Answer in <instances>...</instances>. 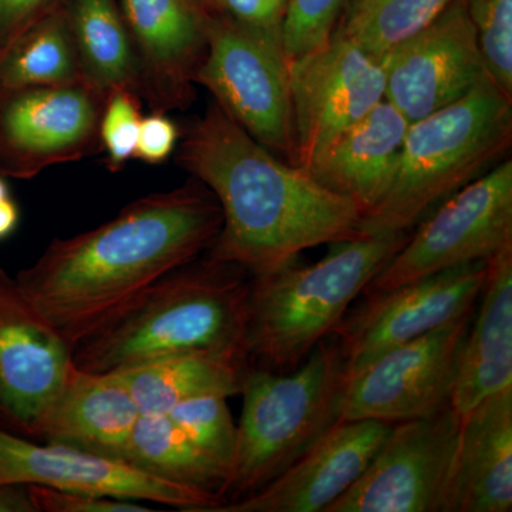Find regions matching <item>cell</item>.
<instances>
[{"label":"cell","instance_id":"6da1fadb","mask_svg":"<svg viewBox=\"0 0 512 512\" xmlns=\"http://www.w3.org/2000/svg\"><path fill=\"white\" fill-rule=\"evenodd\" d=\"M221 227L217 198L191 178L131 202L92 231L56 239L16 282L74 350L158 279L200 258Z\"/></svg>","mask_w":512,"mask_h":512},{"label":"cell","instance_id":"7a4b0ae2","mask_svg":"<svg viewBox=\"0 0 512 512\" xmlns=\"http://www.w3.org/2000/svg\"><path fill=\"white\" fill-rule=\"evenodd\" d=\"M175 163L220 204L222 227L207 256L252 276L298 261L306 249L363 235L352 201L275 156L215 101L185 130Z\"/></svg>","mask_w":512,"mask_h":512},{"label":"cell","instance_id":"3957f363","mask_svg":"<svg viewBox=\"0 0 512 512\" xmlns=\"http://www.w3.org/2000/svg\"><path fill=\"white\" fill-rule=\"evenodd\" d=\"M247 274L241 266L210 256L168 272L80 342L74 365L87 372L116 373L194 350L248 360Z\"/></svg>","mask_w":512,"mask_h":512},{"label":"cell","instance_id":"277c9868","mask_svg":"<svg viewBox=\"0 0 512 512\" xmlns=\"http://www.w3.org/2000/svg\"><path fill=\"white\" fill-rule=\"evenodd\" d=\"M512 99L488 77L454 103L407 128L396 174L363 235L412 232L441 202L507 160Z\"/></svg>","mask_w":512,"mask_h":512},{"label":"cell","instance_id":"5b68a950","mask_svg":"<svg viewBox=\"0 0 512 512\" xmlns=\"http://www.w3.org/2000/svg\"><path fill=\"white\" fill-rule=\"evenodd\" d=\"M410 232L333 244L312 265L295 262L249 285L247 356L268 370H295L345 318L353 301L406 244Z\"/></svg>","mask_w":512,"mask_h":512},{"label":"cell","instance_id":"8992f818","mask_svg":"<svg viewBox=\"0 0 512 512\" xmlns=\"http://www.w3.org/2000/svg\"><path fill=\"white\" fill-rule=\"evenodd\" d=\"M343 386V360L333 335L289 375L249 365L239 393L244 402L225 503L264 488L335 427Z\"/></svg>","mask_w":512,"mask_h":512},{"label":"cell","instance_id":"52a82bcc","mask_svg":"<svg viewBox=\"0 0 512 512\" xmlns=\"http://www.w3.org/2000/svg\"><path fill=\"white\" fill-rule=\"evenodd\" d=\"M194 83L239 127L296 165V131L284 50L220 13L207 18V53Z\"/></svg>","mask_w":512,"mask_h":512},{"label":"cell","instance_id":"ba28073f","mask_svg":"<svg viewBox=\"0 0 512 512\" xmlns=\"http://www.w3.org/2000/svg\"><path fill=\"white\" fill-rule=\"evenodd\" d=\"M512 244V161L441 202L365 292H382L473 262L490 261Z\"/></svg>","mask_w":512,"mask_h":512},{"label":"cell","instance_id":"9c48e42d","mask_svg":"<svg viewBox=\"0 0 512 512\" xmlns=\"http://www.w3.org/2000/svg\"><path fill=\"white\" fill-rule=\"evenodd\" d=\"M473 312L397 346L345 380L339 421L396 424L427 419L451 407L458 357Z\"/></svg>","mask_w":512,"mask_h":512},{"label":"cell","instance_id":"30bf717a","mask_svg":"<svg viewBox=\"0 0 512 512\" xmlns=\"http://www.w3.org/2000/svg\"><path fill=\"white\" fill-rule=\"evenodd\" d=\"M487 272L488 261L473 262L390 291L366 292V301L350 315L346 313L332 333L342 355L345 380L389 350L473 312Z\"/></svg>","mask_w":512,"mask_h":512},{"label":"cell","instance_id":"8fae6325","mask_svg":"<svg viewBox=\"0 0 512 512\" xmlns=\"http://www.w3.org/2000/svg\"><path fill=\"white\" fill-rule=\"evenodd\" d=\"M460 429L453 407L393 424L365 473L325 512H443Z\"/></svg>","mask_w":512,"mask_h":512},{"label":"cell","instance_id":"7c38bea8","mask_svg":"<svg viewBox=\"0 0 512 512\" xmlns=\"http://www.w3.org/2000/svg\"><path fill=\"white\" fill-rule=\"evenodd\" d=\"M296 167L308 170L348 128L384 100L383 62L333 33L325 45L288 63Z\"/></svg>","mask_w":512,"mask_h":512},{"label":"cell","instance_id":"4fadbf2b","mask_svg":"<svg viewBox=\"0 0 512 512\" xmlns=\"http://www.w3.org/2000/svg\"><path fill=\"white\" fill-rule=\"evenodd\" d=\"M106 99L84 83L0 92V174L30 180L100 151Z\"/></svg>","mask_w":512,"mask_h":512},{"label":"cell","instance_id":"5bb4252c","mask_svg":"<svg viewBox=\"0 0 512 512\" xmlns=\"http://www.w3.org/2000/svg\"><path fill=\"white\" fill-rule=\"evenodd\" d=\"M73 348L0 266V427L39 439L74 367Z\"/></svg>","mask_w":512,"mask_h":512},{"label":"cell","instance_id":"9a60e30c","mask_svg":"<svg viewBox=\"0 0 512 512\" xmlns=\"http://www.w3.org/2000/svg\"><path fill=\"white\" fill-rule=\"evenodd\" d=\"M0 484L40 485L205 512L224 504L217 495L160 480L138 468L59 443L39 444L0 427Z\"/></svg>","mask_w":512,"mask_h":512},{"label":"cell","instance_id":"2e32d148","mask_svg":"<svg viewBox=\"0 0 512 512\" xmlns=\"http://www.w3.org/2000/svg\"><path fill=\"white\" fill-rule=\"evenodd\" d=\"M382 62L384 100L409 123L461 99L488 77L463 0H454Z\"/></svg>","mask_w":512,"mask_h":512},{"label":"cell","instance_id":"e0dca14e","mask_svg":"<svg viewBox=\"0 0 512 512\" xmlns=\"http://www.w3.org/2000/svg\"><path fill=\"white\" fill-rule=\"evenodd\" d=\"M392 427L376 420L339 421L264 488L205 512H325L365 473Z\"/></svg>","mask_w":512,"mask_h":512},{"label":"cell","instance_id":"ac0fdd59","mask_svg":"<svg viewBox=\"0 0 512 512\" xmlns=\"http://www.w3.org/2000/svg\"><path fill=\"white\" fill-rule=\"evenodd\" d=\"M138 60L141 97L154 111L187 109L207 53V18L192 0H119Z\"/></svg>","mask_w":512,"mask_h":512},{"label":"cell","instance_id":"d6986e66","mask_svg":"<svg viewBox=\"0 0 512 512\" xmlns=\"http://www.w3.org/2000/svg\"><path fill=\"white\" fill-rule=\"evenodd\" d=\"M512 510V387L461 417L443 512Z\"/></svg>","mask_w":512,"mask_h":512},{"label":"cell","instance_id":"ffe728a7","mask_svg":"<svg viewBox=\"0 0 512 512\" xmlns=\"http://www.w3.org/2000/svg\"><path fill=\"white\" fill-rule=\"evenodd\" d=\"M409 124L383 100L336 138L306 171L322 187L352 201L365 217L393 183Z\"/></svg>","mask_w":512,"mask_h":512},{"label":"cell","instance_id":"44dd1931","mask_svg":"<svg viewBox=\"0 0 512 512\" xmlns=\"http://www.w3.org/2000/svg\"><path fill=\"white\" fill-rule=\"evenodd\" d=\"M140 416L117 373L87 372L74 365L46 414L39 439L123 461Z\"/></svg>","mask_w":512,"mask_h":512},{"label":"cell","instance_id":"7402d4cb","mask_svg":"<svg viewBox=\"0 0 512 512\" xmlns=\"http://www.w3.org/2000/svg\"><path fill=\"white\" fill-rule=\"evenodd\" d=\"M473 329L460 357L451 407L466 416L487 397L512 387V244L488 261Z\"/></svg>","mask_w":512,"mask_h":512},{"label":"cell","instance_id":"603a6c76","mask_svg":"<svg viewBox=\"0 0 512 512\" xmlns=\"http://www.w3.org/2000/svg\"><path fill=\"white\" fill-rule=\"evenodd\" d=\"M248 366L241 357L194 350L116 373L141 414H167L195 397L237 396Z\"/></svg>","mask_w":512,"mask_h":512},{"label":"cell","instance_id":"cb8c5ba5","mask_svg":"<svg viewBox=\"0 0 512 512\" xmlns=\"http://www.w3.org/2000/svg\"><path fill=\"white\" fill-rule=\"evenodd\" d=\"M64 10L83 83L104 97L121 89L141 97L140 60L119 0H67Z\"/></svg>","mask_w":512,"mask_h":512},{"label":"cell","instance_id":"d4e9b609","mask_svg":"<svg viewBox=\"0 0 512 512\" xmlns=\"http://www.w3.org/2000/svg\"><path fill=\"white\" fill-rule=\"evenodd\" d=\"M121 460L160 480L217 495L225 503L227 471L195 446L167 414H141Z\"/></svg>","mask_w":512,"mask_h":512},{"label":"cell","instance_id":"484cf974","mask_svg":"<svg viewBox=\"0 0 512 512\" xmlns=\"http://www.w3.org/2000/svg\"><path fill=\"white\" fill-rule=\"evenodd\" d=\"M83 83L66 10H55L0 53V92Z\"/></svg>","mask_w":512,"mask_h":512},{"label":"cell","instance_id":"4316f807","mask_svg":"<svg viewBox=\"0 0 512 512\" xmlns=\"http://www.w3.org/2000/svg\"><path fill=\"white\" fill-rule=\"evenodd\" d=\"M454 0H348L335 33L380 62L429 26Z\"/></svg>","mask_w":512,"mask_h":512},{"label":"cell","instance_id":"83f0119b","mask_svg":"<svg viewBox=\"0 0 512 512\" xmlns=\"http://www.w3.org/2000/svg\"><path fill=\"white\" fill-rule=\"evenodd\" d=\"M227 400L220 394L195 397L175 406L167 416L195 446L227 471L229 480L237 450V426Z\"/></svg>","mask_w":512,"mask_h":512},{"label":"cell","instance_id":"f1b7e54d","mask_svg":"<svg viewBox=\"0 0 512 512\" xmlns=\"http://www.w3.org/2000/svg\"><path fill=\"white\" fill-rule=\"evenodd\" d=\"M485 73L512 99V0H463Z\"/></svg>","mask_w":512,"mask_h":512},{"label":"cell","instance_id":"f546056e","mask_svg":"<svg viewBox=\"0 0 512 512\" xmlns=\"http://www.w3.org/2000/svg\"><path fill=\"white\" fill-rule=\"evenodd\" d=\"M348 0H289L284 26L286 62L329 42Z\"/></svg>","mask_w":512,"mask_h":512},{"label":"cell","instance_id":"4dcf8cb0","mask_svg":"<svg viewBox=\"0 0 512 512\" xmlns=\"http://www.w3.org/2000/svg\"><path fill=\"white\" fill-rule=\"evenodd\" d=\"M141 120V97L130 90L107 96L100 120V150L106 153L107 168L120 171L134 158Z\"/></svg>","mask_w":512,"mask_h":512},{"label":"cell","instance_id":"1f68e13d","mask_svg":"<svg viewBox=\"0 0 512 512\" xmlns=\"http://www.w3.org/2000/svg\"><path fill=\"white\" fill-rule=\"evenodd\" d=\"M289 0H215L220 13L242 28L284 50V26Z\"/></svg>","mask_w":512,"mask_h":512},{"label":"cell","instance_id":"d6a6232c","mask_svg":"<svg viewBox=\"0 0 512 512\" xmlns=\"http://www.w3.org/2000/svg\"><path fill=\"white\" fill-rule=\"evenodd\" d=\"M39 512H153L133 500L29 485Z\"/></svg>","mask_w":512,"mask_h":512},{"label":"cell","instance_id":"836d02e7","mask_svg":"<svg viewBox=\"0 0 512 512\" xmlns=\"http://www.w3.org/2000/svg\"><path fill=\"white\" fill-rule=\"evenodd\" d=\"M180 130L164 111L143 117L134 158L146 164H161L170 158L180 140Z\"/></svg>","mask_w":512,"mask_h":512},{"label":"cell","instance_id":"e575fe53","mask_svg":"<svg viewBox=\"0 0 512 512\" xmlns=\"http://www.w3.org/2000/svg\"><path fill=\"white\" fill-rule=\"evenodd\" d=\"M67 0H0V53Z\"/></svg>","mask_w":512,"mask_h":512},{"label":"cell","instance_id":"d590c367","mask_svg":"<svg viewBox=\"0 0 512 512\" xmlns=\"http://www.w3.org/2000/svg\"><path fill=\"white\" fill-rule=\"evenodd\" d=\"M0 512H39L29 485L0 484Z\"/></svg>","mask_w":512,"mask_h":512},{"label":"cell","instance_id":"8d00e7d4","mask_svg":"<svg viewBox=\"0 0 512 512\" xmlns=\"http://www.w3.org/2000/svg\"><path fill=\"white\" fill-rule=\"evenodd\" d=\"M20 212L12 197L0 201V241L10 237L18 228Z\"/></svg>","mask_w":512,"mask_h":512},{"label":"cell","instance_id":"74e56055","mask_svg":"<svg viewBox=\"0 0 512 512\" xmlns=\"http://www.w3.org/2000/svg\"><path fill=\"white\" fill-rule=\"evenodd\" d=\"M192 2L195 3V5L200 6L202 10H204L205 13H214L215 9V0H192Z\"/></svg>","mask_w":512,"mask_h":512},{"label":"cell","instance_id":"f35d334b","mask_svg":"<svg viewBox=\"0 0 512 512\" xmlns=\"http://www.w3.org/2000/svg\"><path fill=\"white\" fill-rule=\"evenodd\" d=\"M9 188L8 184L5 183V177H3L2 174H0V201L6 200V198H9Z\"/></svg>","mask_w":512,"mask_h":512}]
</instances>
